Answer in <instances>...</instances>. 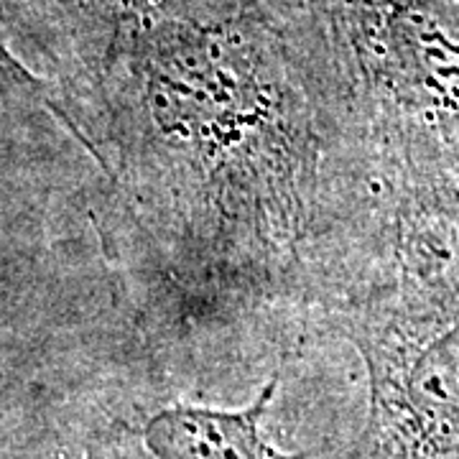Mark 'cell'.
Instances as JSON below:
<instances>
[{
  "instance_id": "cell-1",
  "label": "cell",
  "mask_w": 459,
  "mask_h": 459,
  "mask_svg": "<svg viewBox=\"0 0 459 459\" xmlns=\"http://www.w3.org/2000/svg\"><path fill=\"white\" fill-rule=\"evenodd\" d=\"M273 391L276 380L240 413L184 406L161 411L146 427L148 449L159 459H304V455H279L261 439L258 424Z\"/></svg>"
},
{
  "instance_id": "cell-2",
  "label": "cell",
  "mask_w": 459,
  "mask_h": 459,
  "mask_svg": "<svg viewBox=\"0 0 459 459\" xmlns=\"http://www.w3.org/2000/svg\"><path fill=\"white\" fill-rule=\"evenodd\" d=\"M0 69H3V72H16V74H23V69L18 66V62L11 56V51H8L3 29H0Z\"/></svg>"
}]
</instances>
